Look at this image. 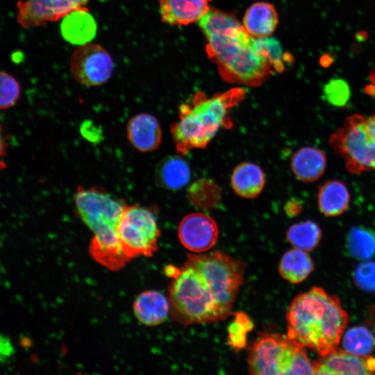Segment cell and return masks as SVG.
<instances>
[{
	"label": "cell",
	"mask_w": 375,
	"mask_h": 375,
	"mask_svg": "<svg viewBox=\"0 0 375 375\" xmlns=\"http://www.w3.org/2000/svg\"><path fill=\"white\" fill-rule=\"evenodd\" d=\"M122 248L130 260L151 257L158 249L160 231L153 213L138 206H126L117 226Z\"/></svg>",
	"instance_id": "cell-8"
},
{
	"label": "cell",
	"mask_w": 375,
	"mask_h": 375,
	"mask_svg": "<svg viewBox=\"0 0 375 375\" xmlns=\"http://www.w3.org/2000/svg\"><path fill=\"white\" fill-rule=\"evenodd\" d=\"M90 0H19L16 3L17 21L22 28L43 26L85 8Z\"/></svg>",
	"instance_id": "cell-10"
},
{
	"label": "cell",
	"mask_w": 375,
	"mask_h": 375,
	"mask_svg": "<svg viewBox=\"0 0 375 375\" xmlns=\"http://www.w3.org/2000/svg\"><path fill=\"white\" fill-rule=\"evenodd\" d=\"M278 23V13L274 6L264 1L256 2L245 12L242 25L253 38L269 37Z\"/></svg>",
	"instance_id": "cell-17"
},
{
	"label": "cell",
	"mask_w": 375,
	"mask_h": 375,
	"mask_svg": "<svg viewBox=\"0 0 375 375\" xmlns=\"http://www.w3.org/2000/svg\"><path fill=\"white\" fill-rule=\"evenodd\" d=\"M347 247L356 258H371L375 254V233L365 227L352 228L348 233Z\"/></svg>",
	"instance_id": "cell-25"
},
{
	"label": "cell",
	"mask_w": 375,
	"mask_h": 375,
	"mask_svg": "<svg viewBox=\"0 0 375 375\" xmlns=\"http://www.w3.org/2000/svg\"><path fill=\"white\" fill-rule=\"evenodd\" d=\"M315 374H375V357L353 354L338 347L313 362Z\"/></svg>",
	"instance_id": "cell-12"
},
{
	"label": "cell",
	"mask_w": 375,
	"mask_h": 375,
	"mask_svg": "<svg viewBox=\"0 0 375 375\" xmlns=\"http://www.w3.org/2000/svg\"><path fill=\"white\" fill-rule=\"evenodd\" d=\"M219 187L208 178L197 180L188 188V196L191 203L202 209H211L220 202Z\"/></svg>",
	"instance_id": "cell-24"
},
{
	"label": "cell",
	"mask_w": 375,
	"mask_h": 375,
	"mask_svg": "<svg viewBox=\"0 0 375 375\" xmlns=\"http://www.w3.org/2000/svg\"><path fill=\"white\" fill-rule=\"evenodd\" d=\"M313 269L312 261L307 251L297 248L285 252L278 266L281 276L294 284L306 279Z\"/></svg>",
	"instance_id": "cell-22"
},
{
	"label": "cell",
	"mask_w": 375,
	"mask_h": 375,
	"mask_svg": "<svg viewBox=\"0 0 375 375\" xmlns=\"http://www.w3.org/2000/svg\"><path fill=\"white\" fill-rule=\"evenodd\" d=\"M127 137L131 144L142 152L156 149L162 140V131L157 119L147 113L133 117L127 124Z\"/></svg>",
	"instance_id": "cell-14"
},
{
	"label": "cell",
	"mask_w": 375,
	"mask_h": 375,
	"mask_svg": "<svg viewBox=\"0 0 375 375\" xmlns=\"http://www.w3.org/2000/svg\"><path fill=\"white\" fill-rule=\"evenodd\" d=\"M326 99L332 105L338 107L344 106L350 97V89L347 83L342 79L331 80L324 87Z\"/></svg>",
	"instance_id": "cell-29"
},
{
	"label": "cell",
	"mask_w": 375,
	"mask_h": 375,
	"mask_svg": "<svg viewBox=\"0 0 375 375\" xmlns=\"http://www.w3.org/2000/svg\"><path fill=\"white\" fill-rule=\"evenodd\" d=\"M163 22L172 26H187L198 22L210 8L211 0H158Z\"/></svg>",
	"instance_id": "cell-13"
},
{
	"label": "cell",
	"mask_w": 375,
	"mask_h": 375,
	"mask_svg": "<svg viewBox=\"0 0 375 375\" xmlns=\"http://www.w3.org/2000/svg\"><path fill=\"white\" fill-rule=\"evenodd\" d=\"M14 353V348L10 340L3 335H0V362L10 358Z\"/></svg>",
	"instance_id": "cell-31"
},
{
	"label": "cell",
	"mask_w": 375,
	"mask_h": 375,
	"mask_svg": "<svg viewBox=\"0 0 375 375\" xmlns=\"http://www.w3.org/2000/svg\"><path fill=\"white\" fill-rule=\"evenodd\" d=\"M133 310L137 319L148 326L162 324L170 313V304L165 294L157 290H147L135 299Z\"/></svg>",
	"instance_id": "cell-15"
},
{
	"label": "cell",
	"mask_w": 375,
	"mask_h": 375,
	"mask_svg": "<svg viewBox=\"0 0 375 375\" xmlns=\"http://www.w3.org/2000/svg\"><path fill=\"white\" fill-rule=\"evenodd\" d=\"M328 144L350 174L375 171V114L349 115L331 134Z\"/></svg>",
	"instance_id": "cell-7"
},
{
	"label": "cell",
	"mask_w": 375,
	"mask_h": 375,
	"mask_svg": "<svg viewBox=\"0 0 375 375\" xmlns=\"http://www.w3.org/2000/svg\"><path fill=\"white\" fill-rule=\"evenodd\" d=\"M60 29L67 41L80 46L89 43L94 38L97 24L85 7L66 15L62 19Z\"/></svg>",
	"instance_id": "cell-20"
},
{
	"label": "cell",
	"mask_w": 375,
	"mask_h": 375,
	"mask_svg": "<svg viewBox=\"0 0 375 375\" xmlns=\"http://www.w3.org/2000/svg\"><path fill=\"white\" fill-rule=\"evenodd\" d=\"M286 322L289 338L323 356L338 347L349 315L338 297L315 286L292 301Z\"/></svg>",
	"instance_id": "cell-3"
},
{
	"label": "cell",
	"mask_w": 375,
	"mask_h": 375,
	"mask_svg": "<svg viewBox=\"0 0 375 375\" xmlns=\"http://www.w3.org/2000/svg\"><path fill=\"white\" fill-rule=\"evenodd\" d=\"M165 272L172 278L170 314L184 326L226 318L244 281L242 262L219 251L188 254L181 267L169 265Z\"/></svg>",
	"instance_id": "cell-1"
},
{
	"label": "cell",
	"mask_w": 375,
	"mask_h": 375,
	"mask_svg": "<svg viewBox=\"0 0 375 375\" xmlns=\"http://www.w3.org/2000/svg\"><path fill=\"white\" fill-rule=\"evenodd\" d=\"M301 210V206L297 201H288L286 205V212L292 216L297 215Z\"/></svg>",
	"instance_id": "cell-34"
},
{
	"label": "cell",
	"mask_w": 375,
	"mask_h": 375,
	"mask_svg": "<svg viewBox=\"0 0 375 375\" xmlns=\"http://www.w3.org/2000/svg\"><path fill=\"white\" fill-rule=\"evenodd\" d=\"M198 24L207 41L206 53L225 81L256 87L273 74L258 40L233 15L210 9Z\"/></svg>",
	"instance_id": "cell-2"
},
{
	"label": "cell",
	"mask_w": 375,
	"mask_h": 375,
	"mask_svg": "<svg viewBox=\"0 0 375 375\" xmlns=\"http://www.w3.org/2000/svg\"><path fill=\"white\" fill-rule=\"evenodd\" d=\"M178 235L187 249L200 253L214 247L219 237V229L212 217L203 212H194L182 219Z\"/></svg>",
	"instance_id": "cell-11"
},
{
	"label": "cell",
	"mask_w": 375,
	"mask_h": 375,
	"mask_svg": "<svg viewBox=\"0 0 375 375\" xmlns=\"http://www.w3.org/2000/svg\"><path fill=\"white\" fill-rule=\"evenodd\" d=\"M350 203V193L347 185L340 180H329L320 185L317 204L320 212L328 217L344 212Z\"/></svg>",
	"instance_id": "cell-21"
},
{
	"label": "cell",
	"mask_w": 375,
	"mask_h": 375,
	"mask_svg": "<svg viewBox=\"0 0 375 375\" xmlns=\"http://www.w3.org/2000/svg\"><path fill=\"white\" fill-rule=\"evenodd\" d=\"M327 165L325 153L312 147L298 149L292 156L290 167L295 177L303 183L315 182L324 174Z\"/></svg>",
	"instance_id": "cell-16"
},
{
	"label": "cell",
	"mask_w": 375,
	"mask_h": 375,
	"mask_svg": "<svg viewBox=\"0 0 375 375\" xmlns=\"http://www.w3.org/2000/svg\"><path fill=\"white\" fill-rule=\"evenodd\" d=\"M20 92L17 80L11 74L0 71V109L14 106L19 99Z\"/></svg>",
	"instance_id": "cell-28"
},
{
	"label": "cell",
	"mask_w": 375,
	"mask_h": 375,
	"mask_svg": "<svg viewBox=\"0 0 375 375\" xmlns=\"http://www.w3.org/2000/svg\"><path fill=\"white\" fill-rule=\"evenodd\" d=\"M342 345L343 348L350 353L367 356L375 349V338L365 327L354 326L344 335Z\"/></svg>",
	"instance_id": "cell-26"
},
{
	"label": "cell",
	"mask_w": 375,
	"mask_h": 375,
	"mask_svg": "<svg viewBox=\"0 0 375 375\" xmlns=\"http://www.w3.org/2000/svg\"><path fill=\"white\" fill-rule=\"evenodd\" d=\"M364 90L367 94L375 99V65L369 72V83Z\"/></svg>",
	"instance_id": "cell-32"
},
{
	"label": "cell",
	"mask_w": 375,
	"mask_h": 375,
	"mask_svg": "<svg viewBox=\"0 0 375 375\" xmlns=\"http://www.w3.org/2000/svg\"><path fill=\"white\" fill-rule=\"evenodd\" d=\"M247 363L252 374H315L305 347L278 333H260L248 347Z\"/></svg>",
	"instance_id": "cell-6"
},
{
	"label": "cell",
	"mask_w": 375,
	"mask_h": 375,
	"mask_svg": "<svg viewBox=\"0 0 375 375\" xmlns=\"http://www.w3.org/2000/svg\"><path fill=\"white\" fill-rule=\"evenodd\" d=\"M113 70L112 56L98 44L89 42L80 45L70 58L71 73L83 85L97 86L105 83Z\"/></svg>",
	"instance_id": "cell-9"
},
{
	"label": "cell",
	"mask_w": 375,
	"mask_h": 375,
	"mask_svg": "<svg viewBox=\"0 0 375 375\" xmlns=\"http://www.w3.org/2000/svg\"><path fill=\"white\" fill-rule=\"evenodd\" d=\"M253 328V324L249 316L238 312L235 314L232 323L228 328L227 342L235 351L245 347L247 344V334Z\"/></svg>",
	"instance_id": "cell-27"
},
{
	"label": "cell",
	"mask_w": 375,
	"mask_h": 375,
	"mask_svg": "<svg viewBox=\"0 0 375 375\" xmlns=\"http://www.w3.org/2000/svg\"><path fill=\"white\" fill-rule=\"evenodd\" d=\"M322 236L319 226L312 221L301 222L292 224L288 230V241L294 247L309 251L319 244Z\"/></svg>",
	"instance_id": "cell-23"
},
{
	"label": "cell",
	"mask_w": 375,
	"mask_h": 375,
	"mask_svg": "<svg viewBox=\"0 0 375 375\" xmlns=\"http://www.w3.org/2000/svg\"><path fill=\"white\" fill-rule=\"evenodd\" d=\"M353 278L362 290L375 291V261H366L358 265L354 272Z\"/></svg>",
	"instance_id": "cell-30"
},
{
	"label": "cell",
	"mask_w": 375,
	"mask_h": 375,
	"mask_svg": "<svg viewBox=\"0 0 375 375\" xmlns=\"http://www.w3.org/2000/svg\"><path fill=\"white\" fill-rule=\"evenodd\" d=\"M74 199L78 214L94 233L89 247L92 258L110 270L123 268L130 260L122 248L117 226L126 206L97 188L78 187Z\"/></svg>",
	"instance_id": "cell-5"
},
{
	"label": "cell",
	"mask_w": 375,
	"mask_h": 375,
	"mask_svg": "<svg viewBox=\"0 0 375 375\" xmlns=\"http://www.w3.org/2000/svg\"><path fill=\"white\" fill-rule=\"evenodd\" d=\"M6 153V142L3 136L1 126L0 124V169H3L6 164L3 161Z\"/></svg>",
	"instance_id": "cell-33"
},
{
	"label": "cell",
	"mask_w": 375,
	"mask_h": 375,
	"mask_svg": "<svg viewBox=\"0 0 375 375\" xmlns=\"http://www.w3.org/2000/svg\"><path fill=\"white\" fill-rule=\"evenodd\" d=\"M23 58H24L23 53H20L19 51L15 52L12 55V60L15 62H20L21 60H23Z\"/></svg>",
	"instance_id": "cell-35"
},
{
	"label": "cell",
	"mask_w": 375,
	"mask_h": 375,
	"mask_svg": "<svg viewBox=\"0 0 375 375\" xmlns=\"http://www.w3.org/2000/svg\"><path fill=\"white\" fill-rule=\"evenodd\" d=\"M246 92L240 87L212 97L199 92L190 103H182L179 119L170 128L177 151L186 155L191 150L204 149L220 128H231L233 123L229 113L244 100Z\"/></svg>",
	"instance_id": "cell-4"
},
{
	"label": "cell",
	"mask_w": 375,
	"mask_h": 375,
	"mask_svg": "<svg viewBox=\"0 0 375 375\" xmlns=\"http://www.w3.org/2000/svg\"><path fill=\"white\" fill-rule=\"evenodd\" d=\"M265 174L262 168L253 162H244L238 165L231 176L233 191L245 199H254L263 190Z\"/></svg>",
	"instance_id": "cell-18"
},
{
	"label": "cell",
	"mask_w": 375,
	"mask_h": 375,
	"mask_svg": "<svg viewBox=\"0 0 375 375\" xmlns=\"http://www.w3.org/2000/svg\"><path fill=\"white\" fill-rule=\"evenodd\" d=\"M191 171L187 161L180 156H168L162 159L155 171V179L160 187L176 191L187 185Z\"/></svg>",
	"instance_id": "cell-19"
}]
</instances>
